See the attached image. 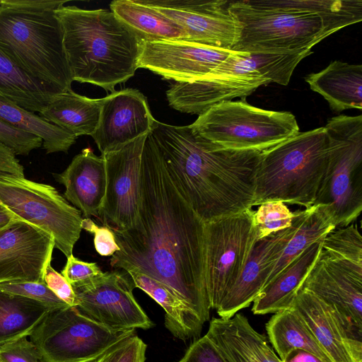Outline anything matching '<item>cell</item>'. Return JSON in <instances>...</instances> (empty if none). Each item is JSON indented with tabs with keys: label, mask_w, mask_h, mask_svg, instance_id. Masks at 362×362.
Segmentation results:
<instances>
[{
	"label": "cell",
	"mask_w": 362,
	"mask_h": 362,
	"mask_svg": "<svg viewBox=\"0 0 362 362\" xmlns=\"http://www.w3.org/2000/svg\"><path fill=\"white\" fill-rule=\"evenodd\" d=\"M310 89L320 94L334 112L362 109V66L341 61L305 77Z\"/></svg>",
	"instance_id": "obj_24"
},
{
	"label": "cell",
	"mask_w": 362,
	"mask_h": 362,
	"mask_svg": "<svg viewBox=\"0 0 362 362\" xmlns=\"http://www.w3.org/2000/svg\"><path fill=\"white\" fill-rule=\"evenodd\" d=\"M140 189L135 225L113 230L120 249L110 264L165 284L204 323L211 309L204 275V222L174 185L150 133L142 153Z\"/></svg>",
	"instance_id": "obj_1"
},
{
	"label": "cell",
	"mask_w": 362,
	"mask_h": 362,
	"mask_svg": "<svg viewBox=\"0 0 362 362\" xmlns=\"http://www.w3.org/2000/svg\"><path fill=\"white\" fill-rule=\"evenodd\" d=\"M49 311L39 302L0 290V346L30 336Z\"/></svg>",
	"instance_id": "obj_33"
},
{
	"label": "cell",
	"mask_w": 362,
	"mask_h": 362,
	"mask_svg": "<svg viewBox=\"0 0 362 362\" xmlns=\"http://www.w3.org/2000/svg\"><path fill=\"white\" fill-rule=\"evenodd\" d=\"M55 94L0 49L1 98L39 115Z\"/></svg>",
	"instance_id": "obj_30"
},
{
	"label": "cell",
	"mask_w": 362,
	"mask_h": 362,
	"mask_svg": "<svg viewBox=\"0 0 362 362\" xmlns=\"http://www.w3.org/2000/svg\"><path fill=\"white\" fill-rule=\"evenodd\" d=\"M328 159L324 127L299 132L262 151L255 177L253 206L281 201L305 208L315 203Z\"/></svg>",
	"instance_id": "obj_5"
},
{
	"label": "cell",
	"mask_w": 362,
	"mask_h": 362,
	"mask_svg": "<svg viewBox=\"0 0 362 362\" xmlns=\"http://www.w3.org/2000/svg\"><path fill=\"white\" fill-rule=\"evenodd\" d=\"M0 176L25 177L24 168L15 153L0 141Z\"/></svg>",
	"instance_id": "obj_45"
},
{
	"label": "cell",
	"mask_w": 362,
	"mask_h": 362,
	"mask_svg": "<svg viewBox=\"0 0 362 362\" xmlns=\"http://www.w3.org/2000/svg\"><path fill=\"white\" fill-rule=\"evenodd\" d=\"M81 228L94 235V246L101 256H112L119 250L115 233L108 226H98L90 218H83Z\"/></svg>",
	"instance_id": "obj_40"
},
{
	"label": "cell",
	"mask_w": 362,
	"mask_h": 362,
	"mask_svg": "<svg viewBox=\"0 0 362 362\" xmlns=\"http://www.w3.org/2000/svg\"><path fill=\"white\" fill-rule=\"evenodd\" d=\"M142 135L122 148L101 154L106 169V192L100 216L112 230L133 227L141 204V166L145 141Z\"/></svg>",
	"instance_id": "obj_14"
},
{
	"label": "cell",
	"mask_w": 362,
	"mask_h": 362,
	"mask_svg": "<svg viewBox=\"0 0 362 362\" xmlns=\"http://www.w3.org/2000/svg\"><path fill=\"white\" fill-rule=\"evenodd\" d=\"M189 127L219 148L259 151L300 132L292 113L257 107L245 99L218 103L199 115Z\"/></svg>",
	"instance_id": "obj_8"
},
{
	"label": "cell",
	"mask_w": 362,
	"mask_h": 362,
	"mask_svg": "<svg viewBox=\"0 0 362 362\" xmlns=\"http://www.w3.org/2000/svg\"><path fill=\"white\" fill-rule=\"evenodd\" d=\"M0 119L16 128L40 137L47 153H67L77 138L39 115L1 98Z\"/></svg>",
	"instance_id": "obj_35"
},
{
	"label": "cell",
	"mask_w": 362,
	"mask_h": 362,
	"mask_svg": "<svg viewBox=\"0 0 362 362\" xmlns=\"http://www.w3.org/2000/svg\"><path fill=\"white\" fill-rule=\"evenodd\" d=\"M150 134L174 185L203 222L253 206L262 151L219 148L189 125L156 121Z\"/></svg>",
	"instance_id": "obj_2"
},
{
	"label": "cell",
	"mask_w": 362,
	"mask_h": 362,
	"mask_svg": "<svg viewBox=\"0 0 362 362\" xmlns=\"http://www.w3.org/2000/svg\"><path fill=\"white\" fill-rule=\"evenodd\" d=\"M56 14L73 81L112 93L134 75L143 41L111 11L62 5Z\"/></svg>",
	"instance_id": "obj_3"
},
{
	"label": "cell",
	"mask_w": 362,
	"mask_h": 362,
	"mask_svg": "<svg viewBox=\"0 0 362 362\" xmlns=\"http://www.w3.org/2000/svg\"><path fill=\"white\" fill-rule=\"evenodd\" d=\"M294 230L293 221L291 227L257 241L239 278L216 310L220 317L230 318L250 305L264 288Z\"/></svg>",
	"instance_id": "obj_19"
},
{
	"label": "cell",
	"mask_w": 362,
	"mask_h": 362,
	"mask_svg": "<svg viewBox=\"0 0 362 362\" xmlns=\"http://www.w3.org/2000/svg\"><path fill=\"white\" fill-rule=\"evenodd\" d=\"M312 51L297 53H243L228 57L210 74L259 78L287 86L297 65Z\"/></svg>",
	"instance_id": "obj_26"
},
{
	"label": "cell",
	"mask_w": 362,
	"mask_h": 362,
	"mask_svg": "<svg viewBox=\"0 0 362 362\" xmlns=\"http://www.w3.org/2000/svg\"><path fill=\"white\" fill-rule=\"evenodd\" d=\"M322 242L310 245L260 291L252 302L253 314L276 313L292 308L297 293L318 257Z\"/></svg>",
	"instance_id": "obj_25"
},
{
	"label": "cell",
	"mask_w": 362,
	"mask_h": 362,
	"mask_svg": "<svg viewBox=\"0 0 362 362\" xmlns=\"http://www.w3.org/2000/svg\"><path fill=\"white\" fill-rule=\"evenodd\" d=\"M44 281L60 300L70 307L76 306V298L72 286L62 274L53 269L51 264L45 269Z\"/></svg>",
	"instance_id": "obj_44"
},
{
	"label": "cell",
	"mask_w": 362,
	"mask_h": 362,
	"mask_svg": "<svg viewBox=\"0 0 362 362\" xmlns=\"http://www.w3.org/2000/svg\"><path fill=\"white\" fill-rule=\"evenodd\" d=\"M0 362H40L34 344L22 337L0 346Z\"/></svg>",
	"instance_id": "obj_41"
},
{
	"label": "cell",
	"mask_w": 362,
	"mask_h": 362,
	"mask_svg": "<svg viewBox=\"0 0 362 362\" xmlns=\"http://www.w3.org/2000/svg\"><path fill=\"white\" fill-rule=\"evenodd\" d=\"M252 208L204 222V275L211 309L216 310L239 278L257 243Z\"/></svg>",
	"instance_id": "obj_11"
},
{
	"label": "cell",
	"mask_w": 362,
	"mask_h": 362,
	"mask_svg": "<svg viewBox=\"0 0 362 362\" xmlns=\"http://www.w3.org/2000/svg\"><path fill=\"white\" fill-rule=\"evenodd\" d=\"M177 362H226L217 348L204 335L194 340Z\"/></svg>",
	"instance_id": "obj_43"
},
{
	"label": "cell",
	"mask_w": 362,
	"mask_h": 362,
	"mask_svg": "<svg viewBox=\"0 0 362 362\" xmlns=\"http://www.w3.org/2000/svg\"><path fill=\"white\" fill-rule=\"evenodd\" d=\"M293 213L295 230L264 287L310 245L322 240L336 228L332 218L322 205L314 204Z\"/></svg>",
	"instance_id": "obj_32"
},
{
	"label": "cell",
	"mask_w": 362,
	"mask_h": 362,
	"mask_svg": "<svg viewBox=\"0 0 362 362\" xmlns=\"http://www.w3.org/2000/svg\"><path fill=\"white\" fill-rule=\"evenodd\" d=\"M110 8L143 42L187 39L181 25L141 0H115Z\"/></svg>",
	"instance_id": "obj_29"
},
{
	"label": "cell",
	"mask_w": 362,
	"mask_h": 362,
	"mask_svg": "<svg viewBox=\"0 0 362 362\" xmlns=\"http://www.w3.org/2000/svg\"><path fill=\"white\" fill-rule=\"evenodd\" d=\"M136 330L111 329L82 315L76 307L49 311L30 335L40 362H93Z\"/></svg>",
	"instance_id": "obj_9"
},
{
	"label": "cell",
	"mask_w": 362,
	"mask_h": 362,
	"mask_svg": "<svg viewBox=\"0 0 362 362\" xmlns=\"http://www.w3.org/2000/svg\"><path fill=\"white\" fill-rule=\"evenodd\" d=\"M67 1L0 0V49L54 93L71 90L56 10Z\"/></svg>",
	"instance_id": "obj_4"
},
{
	"label": "cell",
	"mask_w": 362,
	"mask_h": 362,
	"mask_svg": "<svg viewBox=\"0 0 362 362\" xmlns=\"http://www.w3.org/2000/svg\"><path fill=\"white\" fill-rule=\"evenodd\" d=\"M268 83L259 78L234 75L206 76L192 82H175L167 90L169 105L181 112L200 115L212 106L235 98L244 100Z\"/></svg>",
	"instance_id": "obj_20"
},
{
	"label": "cell",
	"mask_w": 362,
	"mask_h": 362,
	"mask_svg": "<svg viewBox=\"0 0 362 362\" xmlns=\"http://www.w3.org/2000/svg\"><path fill=\"white\" fill-rule=\"evenodd\" d=\"M54 238L38 227L16 219L0 229V284L45 282L51 264Z\"/></svg>",
	"instance_id": "obj_17"
},
{
	"label": "cell",
	"mask_w": 362,
	"mask_h": 362,
	"mask_svg": "<svg viewBox=\"0 0 362 362\" xmlns=\"http://www.w3.org/2000/svg\"><path fill=\"white\" fill-rule=\"evenodd\" d=\"M72 287L76 309L99 324L118 331L148 329L153 326L134 296V286L128 274L118 270L103 272Z\"/></svg>",
	"instance_id": "obj_13"
},
{
	"label": "cell",
	"mask_w": 362,
	"mask_h": 362,
	"mask_svg": "<svg viewBox=\"0 0 362 362\" xmlns=\"http://www.w3.org/2000/svg\"><path fill=\"white\" fill-rule=\"evenodd\" d=\"M266 330L269 341L281 361L292 351L303 350L327 362H332L293 307L274 313L266 324Z\"/></svg>",
	"instance_id": "obj_31"
},
{
	"label": "cell",
	"mask_w": 362,
	"mask_h": 362,
	"mask_svg": "<svg viewBox=\"0 0 362 362\" xmlns=\"http://www.w3.org/2000/svg\"><path fill=\"white\" fill-rule=\"evenodd\" d=\"M282 362H327L315 355L303 350L292 351Z\"/></svg>",
	"instance_id": "obj_46"
},
{
	"label": "cell",
	"mask_w": 362,
	"mask_h": 362,
	"mask_svg": "<svg viewBox=\"0 0 362 362\" xmlns=\"http://www.w3.org/2000/svg\"><path fill=\"white\" fill-rule=\"evenodd\" d=\"M16 219L18 218L8 209L0 204V229Z\"/></svg>",
	"instance_id": "obj_47"
},
{
	"label": "cell",
	"mask_w": 362,
	"mask_h": 362,
	"mask_svg": "<svg viewBox=\"0 0 362 362\" xmlns=\"http://www.w3.org/2000/svg\"><path fill=\"white\" fill-rule=\"evenodd\" d=\"M57 182L65 187L64 197L86 218L100 216L106 192V169L103 155L90 148L77 154L61 173H54Z\"/></svg>",
	"instance_id": "obj_22"
},
{
	"label": "cell",
	"mask_w": 362,
	"mask_h": 362,
	"mask_svg": "<svg viewBox=\"0 0 362 362\" xmlns=\"http://www.w3.org/2000/svg\"><path fill=\"white\" fill-rule=\"evenodd\" d=\"M126 272L134 288L144 291L163 308L165 326L175 338L186 341L199 336L204 322L171 288L137 270L130 269Z\"/></svg>",
	"instance_id": "obj_27"
},
{
	"label": "cell",
	"mask_w": 362,
	"mask_h": 362,
	"mask_svg": "<svg viewBox=\"0 0 362 362\" xmlns=\"http://www.w3.org/2000/svg\"><path fill=\"white\" fill-rule=\"evenodd\" d=\"M292 307L301 316L332 362H362V343L351 337L329 305L312 293L300 288Z\"/></svg>",
	"instance_id": "obj_21"
},
{
	"label": "cell",
	"mask_w": 362,
	"mask_h": 362,
	"mask_svg": "<svg viewBox=\"0 0 362 362\" xmlns=\"http://www.w3.org/2000/svg\"><path fill=\"white\" fill-rule=\"evenodd\" d=\"M276 8L315 13L321 18L327 36L362 21L361 0H258Z\"/></svg>",
	"instance_id": "obj_34"
},
{
	"label": "cell",
	"mask_w": 362,
	"mask_h": 362,
	"mask_svg": "<svg viewBox=\"0 0 362 362\" xmlns=\"http://www.w3.org/2000/svg\"><path fill=\"white\" fill-rule=\"evenodd\" d=\"M0 204L18 219L47 232L66 257L80 238L81 212L55 187L25 177L0 176Z\"/></svg>",
	"instance_id": "obj_10"
},
{
	"label": "cell",
	"mask_w": 362,
	"mask_h": 362,
	"mask_svg": "<svg viewBox=\"0 0 362 362\" xmlns=\"http://www.w3.org/2000/svg\"><path fill=\"white\" fill-rule=\"evenodd\" d=\"M228 8L240 28L234 52H302L327 37L315 13L267 6L258 0L231 1Z\"/></svg>",
	"instance_id": "obj_7"
},
{
	"label": "cell",
	"mask_w": 362,
	"mask_h": 362,
	"mask_svg": "<svg viewBox=\"0 0 362 362\" xmlns=\"http://www.w3.org/2000/svg\"><path fill=\"white\" fill-rule=\"evenodd\" d=\"M0 290L34 300L47 307L50 310L69 306L57 297L45 282H4L0 284Z\"/></svg>",
	"instance_id": "obj_37"
},
{
	"label": "cell",
	"mask_w": 362,
	"mask_h": 362,
	"mask_svg": "<svg viewBox=\"0 0 362 362\" xmlns=\"http://www.w3.org/2000/svg\"><path fill=\"white\" fill-rule=\"evenodd\" d=\"M102 273L95 262L79 260L73 254L67 257L66 263L61 272L72 286L89 281Z\"/></svg>",
	"instance_id": "obj_42"
},
{
	"label": "cell",
	"mask_w": 362,
	"mask_h": 362,
	"mask_svg": "<svg viewBox=\"0 0 362 362\" xmlns=\"http://www.w3.org/2000/svg\"><path fill=\"white\" fill-rule=\"evenodd\" d=\"M146 344L136 334L120 340L93 362H145Z\"/></svg>",
	"instance_id": "obj_38"
},
{
	"label": "cell",
	"mask_w": 362,
	"mask_h": 362,
	"mask_svg": "<svg viewBox=\"0 0 362 362\" xmlns=\"http://www.w3.org/2000/svg\"><path fill=\"white\" fill-rule=\"evenodd\" d=\"M0 141L16 155L28 156L33 150L42 146V140L32 134L16 128L0 119Z\"/></svg>",
	"instance_id": "obj_39"
},
{
	"label": "cell",
	"mask_w": 362,
	"mask_h": 362,
	"mask_svg": "<svg viewBox=\"0 0 362 362\" xmlns=\"http://www.w3.org/2000/svg\"><path fill=\"white\" fill-rule=\"evenodd\" d=\"M303 288L329 305L351 337L362 343V262L321 250Z\"/></svg>",
	"instance_id": "obj_12"
},
{
	"label": "cell",
	"mask_w": 362,
	"mask_h": 362,
	"mask_svg": "<svg viewBox=\"0 0 362 362\" xmlns=\"http://www.w3.org/2000/svg\"><path fill=\"white\" fill-rule=\"evenodd\" d=\"M175 21L185 30L186 40L232 50L239 35L238 23L226 0H141Z\"/></svg>",
	"instance_id": "obj_15"
},
{
	"label": "cell",
	"mask_w": 362,
	"mask_h": 362,
	"mask_svg": "<svg viewBox=\"0 0 362 362\" xmlns=\"http://www.w3.org/2000/svg\"><path fill=\"white\" fill-rule=\"evenodd\" d=\"M205 335L226 362H282L266 337L241 313L230 318H213Z\"/></svg>",
	"instance_id": "obj_23"
},
{
	"label": "cell",
	"mask_w": 362,
	"mask_h": 362,
	"mask_svg": "<svg viewBox=\"0 0 362 362\" xmlns=\"http://www.w3.org/2000/svg\"><path fill=\"white\" fill-rule=\"evenodd\" d=\"M254 212L257 241L291 226L294 213L281 201L262 203Z\"/></svg>",
	"instance_id": "obj_36"
},
{
	"label": "cell",
	"mask_w": 362,
	"mask_h": 362,
	"mask_svg": "<svg viewBox=\"0 0 362 362\" xmlns=\"http://www.w3.org/2000/svg\"><path fill=\"white\" fill-rule=\"evenodd\" d=\"M324 128L328 159L314 204L323 206L336 228H342L362 211V115L335 116Z\"/></svg>",
	"instance_id": "obj_6"
},
{
	"label": "cell",
	"mask_w": 362,
	"mask_h": 362,
	"mask_svg": "<svg viewBox=\"0 0 362 362\" xmlns=\"http://www.w3.org/2000/svg\"><path fill=\"white\" fill-rule=\"evenodd\" d=\"M103 98L93 99L72 90L57 93L39 115L76 137L96 130Z\"/></svg>",
	"instance_id": "obj_28"
},
{
	"label": "cell",
	"mask_w": 362,
	"mask_h": 362,
	"mask_svg": "<svg viewBox=\"0 0 362 362\" xmlns=\"http://www.w3.org/2000/svg\"><path fill=\"white\" fill-rule=\"evenodd\" d=\"M156 121L146 98L139 90L124 88L103 98L99 122L91 136L105 154L149 134Z\"/></svg>",
	"instance_id": "obj_18"
},
{
	"label": "cell",
	"mask_w": 362,
	"mask_h": 362,
	"mask_svg": "<svg viewBox=\"0 0 362 362\" xmlns=\"http://www.w3.org/2000/svg\"><path fill=\"white\" fill-rule=\"evenodd\" d=\"M236 52L186 40L146 41L138 67L175 82H192L209 75Z\"/></svg>",
	"instance_id": "obj_16"
}]
</instances>
